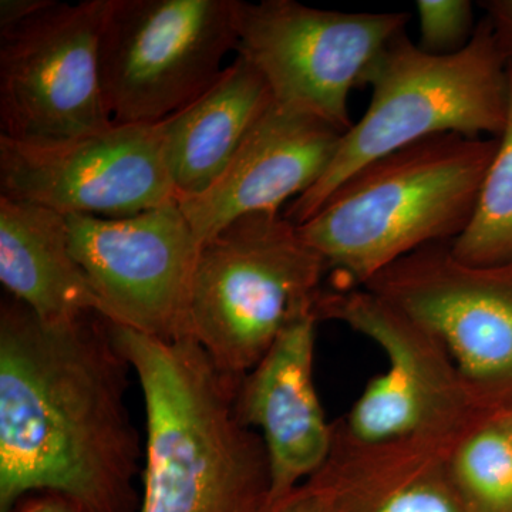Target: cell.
<instances>
[{
	"mask_svg": "<svg viewBox=\"0 0 512 512\" xmlns=\"http://www.w3.org/2000/svg\"><path fill=\"white\" fill-rule=\"evenodd\" d=\"M127 357L100 313L43 320L0 303V512L39 491L94 512H138L140 436Z\"/></svg>",
	"mask_w": 512,
	"mask_h": 512,
	"instance_id": "cell-1",
	"label": "cell"
},
{
	"mask_svg": "<svg viewBox=\"0 0 512 512\" xmlns=\"http://www.w3.org/2000/svg\"><path fill=\"white\" fill-rule=\"evenodd\" d=\"M111 325L146 407L138 512H264L271 474L261 437L235 409L241 379L194 339L164 342Z\"/></svg>",
	"mask_w": 512,
	"mask_h": 512,
	"instance_id": "cell-2",
	"label": "cell"
},
{
	"mask_svg": "<svg viewBox=\"0 0 512 512\" xmlns=\"http://www.w3.org/2000/svg\"><path fill=\"white\" fill-rule=\"evenodd\" d=\"M495 138L443 134L367 165L308 221L302 237L335 288H365L404 256L454 241L476 210Z\"/></svg>",
	"mask_w": 512,
	"mask_h": 512,
	"instance_id": "cell-3",
	"label": "cell"
},
{
	"mask_svg": "<svg viewBox=\"0 0 512 512\" xmlns=\"http://www.w3.org/2000/svg\"><path fill=\"white\" fill-rule=\"evenodd\" d=\"M365 86L372 100L362 119L342 134L318 183L284 212L298 227L349 177L380 158L443 134L500 138L507 123L508 63L487 16L453 55L424 52L404 30L377 57Z\"/></svg>",
	"mask_w": 512,
	"mask_h": 512,
	"instance_id": "cell-4",
	"label": "cell"
},
{
	"mask_svg": "<svg viewBox=\"0 0 512 512\" xmlns=\"http://www.w3.org/2000/svg\"><path fill=\"white\" fill-rule=\"evenodd\" d=\"M325 261L281 212L245 215L201 245L190 332L225 375L242 379L295 313L315 303Z\"/></svg>",
	"mask_w": 512,
	"mask_h": 512,
	"instance_id": "cell-5",
	"label": "cell"
},
{
	"mask_svg": "<svg viewBox=\"0 0 512 512\" xmlns=\"http://www.w3.org/2000/svg\"><path fill=\"white\" fill-rule=\"evenodd\" d=\"M320 320L339 322L375 343L386 369L369 380L345 416L333 421V439L348 446L403 441L451 446L487 419L471 403L456 367L439 342L365 288L320 289Z\"/></svg>",
	"mask_w": 512,
	"mask_h": 512,
	"instance_id": "cell-6",
	"label": "cell"
},
{
	"mask_svg": "<svg viewBox=\"0 0 512 512\" xmlns=\"http://www.w3.org/2000/svg\"><path fill=\"white\" fill-rule=\"evenodd\" d=\"M238 49L235 0H113L100 43L114 124H157L197 100Z\"/></svg>",
	"mask_w": 512,
	"mask_h": 512,
	"instance_id": "cell-7",
	"label": "cell"
},
{
	"mask_svg": "<svg viewBox=\"0 0 512 512\" xmlns=\"http://www.w3.org/2000/svg\"><path fill=\"white\" fill-rule=\"evenodd\" d=\"M407 13H346L295 0H235L238 56L264 77L278 106L346 133L349 101L384 47L406 30Z\"/></svg>",
	"mask_w": 512,
	"mask_h": 512,
	"instance_id": "cell-8",
	"label": "cell"
},
{
	"mask_svg": "<svg viewBox=\"0 0 512 512\" xmlns=\"http://www.w3.org/2000/svg\"><path fill=\"white\" fill-rule=\"evenodd\" d=\"M365 289L440 343L481 416L512 414V262L467 265L444 242L404 256Z\"/></svg>",
	"mask_w": 512,
	"mask_h": 512,
	"instance_id": "cell-9",
	"label": "cell"
},
{
	"mask_svg": "<svg viewBox=\"0 0 512 512\" xmlns=\"http://www.w3.org/2000/svg\"><path fill=\"white\" fill-rule=\"evenodd\" d=\"M111 2H55L28 22L0 30V136L56 143L114 126L100 77Z\"/></svg>",
	"mask_w": 512,
	"mask_h": 512,
	"instance_id": "cell-10",
	"label": "cell"
},
{
	"mask_svg": "<svg viewBox=\"0 0 512 512\" xmlns=\"http://www.w3.org/2000/svg\"><path fill=\"white\" fill-rule=\"evenodd\" d=\"M70 247L104 316L150 338H191L201 244L177 200L124 218L67 215Z\"/></svg>",
	"mask_w": 512,
	"mask_h": 512,
	"instance_id": "cell-11",
	"label": "cell"
},
{
	"mask_svg": "<svg viewBox=\"0 0 512 512\" xmlns=\"http://www.w3.org/2000/svg\"><path fill=\"white\" fill-rule=\"evenodd\" d=\"M0 195L63 215L124 218L177 200L163 121L28 144L0 136Z\"/></svg>",
	"mask_w": 512,
	"mask_h": 512,
	"instance_id": "cell-12",
	"label": "cell"
},
{
	"mask_svg": "<svg viewBox=\"0 0 512 512\" xmlns=\"http://www.w3.org/2000/svg\"><path fill=\"white\" fill-rule=\"evenodd\" d=\"M315 303L292 316L264 357L239 382V420L264 443L271 474L269 503L315 476L333 447L315 382Z\"/></svg>",
	"mask_w": 512,
	"mask_h": 512,
	"instance_id": "cell-13",
	"label": "cell"
},
{
	"mask_svg": "<svg viewBox=\"0 0 512 512\" xmlns=\"http://www.w3.org/2000/svg\"><path fill=\"white\" fill-rule=\"evenodd\" d=\"M342 131L309 114L272 103L210 190L180 200L200 244L256 212H281L328 170Z\"/></svg>",
	"mask_w": 512,
	"mask_h": 512,
	"instance_id": "cell-14",
	"label": "cell"
},
{
	"mask_svg": "<svg viewBox=\"0 0 512 512\" xmlns=\"http://www.w3.org/2000/svg\"><path fill=\"white\" fill-rule=\"evenodd\" d=\"M272 103L264 77L237 56L197 100L163 121L177 201L198 197L220 180Z\"/></svg>",
	"mask_w": 512,
	"mask_h": 512,
	"instance_id": "cell-15",
	"label": "cell"
},
{
	"mask_svg": "<svg viewBox=\"0 0 512 512\" xmlns=\"http://www.w3.org/2000/svg\"><path fill=\"white\" fill-rule=\"evenodd\" d=\"M451 446L403 441L363 447L333 439L316 474L335 512H470L448 474Z\"/></svg>",
	"mask_w": 512,
	"mask_h": 512,
	"instance_id": "cell-16",
	"label": "cell"
},
{
	"mask_svg": "<svg viewBox=\"0 0 512 512\" xmlns=\"http://www.w3.org/2000/svg\"><path fill=\"white\" fill-rule=\"evenodd\" d=\"M0 282L43 320L104 316L99 295L74 258L66 215L2 195Z\"/></svg>",
	"mask_w": 512,
	"mask_h": 512,
	"instance_id": "cell-17",
	"label": "cell"
},
{
	"mask_svg": "<svg viewBox=\"0 0 512 512\" xmlns=\"http://www.w3.org/2000/svg\"><path fill=\"white\" fill-rule=\"evenodd\" d=\"M451 483L470 512H512V434L497 417L483 419L447 451Z\"/></svg>",
	"mask_w": 512,
	"mask_h": 512,
	"instance_id": "cell-18",
	"label": "cell"
},
{
	"mask_svg": "<svg viewBox=\"0 0 512 512\" xmlns=\"http://www.w3.org/2000/svg\"><path fill=\"white\" fill-rule=\"evenodd\" d=\"M508 113L497 151L481 185L466 229L450 242L453 255L473 266L512 262V66H508Z\"/></svg>",
	"mask_w": 512,
	"mask_h": 512,
	"instance_id": "cell-19",
	"label": "cell"
},
{
	"mask_svg": "<svg viewBox=\"0 0 512 512\" xmlns=\"http://www.w3.org/2000/svg\"><path fill=\"white\" fill-rule=\"evenodd\" d=\"M420 47L430 55L460 52L470 43L474 25L473 3L468 0H419Z\"/></svg>",
	"mask_w": 512,
	"mask_h": 512,
	"instance_id": "cell-20",
	"label": "cell"
},
{
	"mask_svg": "<svg viewBox=\"0 0 512 512\" xmlns=\"http://www.w3.org/2000/svg\"><path fill=\"white\" fill-rule=\"evenodd\" d=\"M264 512H335L322 478L315 474L291 493L268 504Z\"/></svg>",
	"mask_w": 512,
	"mask_h": 512,
	"instance_id": "cell-21",
	"label": "cell"
},
{
	"mask_svg": "<svg viewBox=\"0 0 512 512\" xmlns=\"http://www.w3.org/2000/svg\"><path fill=\"white\" fill-rule=\"evenodd\" d=\"M8 512H94L69 495L39 491L20 498Z\"/></svg>",
	"mask_w": 512,
	"mask_h": 512,
	"instance_id": "cell-22",
	"label": "cell"
},
{
	"mask_svg": "<svg viewBox=\"0 0 512 512\" xmlns=\"http://www.w3.org/2000/svg\"><path fill=\"white\" fill-rule=\"evenodd\" d=\"M485 16L493 25L495 39L500 46L501 53L512 66V0H490L481 2Z\"/></svg>",
	"mask_w": 512,
	"mask_h": 512,
	"instance_id": "cell-23",
	"label": "cell"
},
{
	"mask_svg": "<svg viewBox=\"0 0 512 512\" xmlns=\"http://www.w3.org/2000/svg\"><path fill=\"white\" fill-rule=\"evenodd\" d=\"M53 3L55 0H0V30L28 22Z\"/></svg>",
	"mask_w": 512,
	"mask_h": 512,
	"instance_id": "cell-24",
	"label": "cell"
},
{
	"mask_svg": "<svg viewBox=\"0 0 512 512\" xmlns=\"http://www.w3.org/2000/svg\"><path fill=\"white\" fill-rule=\"evenodd\" d=\"M497 419L503 420L505 423V426L508 427V430H510L511 434H512V414H510V416L497 417Z\"/></svg>",
	"mask_w": 512,
	"mask_h": 512,
	"instance_id": "cell-25",
	"label": "cell"
}]
</instances>
